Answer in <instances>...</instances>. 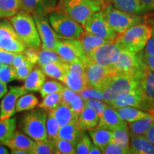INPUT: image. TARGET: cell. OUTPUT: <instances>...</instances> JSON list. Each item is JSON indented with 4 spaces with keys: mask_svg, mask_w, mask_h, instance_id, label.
<instances>
[{
    "mask_svg": "<svg viewBox=\"0 0 154 154\" xmlns=\"http://www.w3.org/2000/svg\"><path fill=\"white\" fill-rule=\"evenodd\" d=\"M144 52L135 53L121 49L118 58L111 67L115 75H126L142 79L147 68L143 59Z\"/></svg>",
    "mask_w": 154,
    "mask_h": 154,
    "instance_id": "6da1fadb",
    "label": "cell"
},
{
    "mask_svg": "<svg viewBox=\"0 0 154 154\" xmlns=\"http://www.w3.org/2000/svg\"><path fill=\"white\" fill-rule=\"evenodd\" d=\"M9 22L26 47L40 48L42 42L34 17L30 13L21 9Z\"/></svg>",
    "mask_w": 154,
    "mask_h": 154,
    "instance_id": "7a4b0ae2",
    "label": "cell"
},
{
    "mask_svg": "<svg viewBox=\"0 0 154 154\" xmlns=\"http://www.w3.org/2000/svg\"><path fill=\"white\" fill-rule=\"evenodd\" d=\"M151 35V26L141 23L117 36L115 42L121 49L138 53L145 49Z\"/></svg>",
    "mask_w": 154,
    "mask_h": 154,
    "instance_id": "3957f363",
    "label": "cell"
},
{
    "mask_svg": "<svg viewBox=\"0 0 154 154\" xmlns=\"http://www.w3.org/2000/svg\"><path fill=\"white\" fill-rule=\"evenodd\" d=\"M102 5L103 2L97 0H61L60 11L84 27L88 18L101 10Z\"/></svg>",
    "mask_w": 154,
    "mask_h": 154,
    "instance_id": "277c9868",
    "label": "cell"
},
{
    "mask_svg": "<svg viewBox=\"0 0 154 154\" xmlns=\"http://www.w3.org/2000/svg\"><path fill=\"white\" fill-rule=\"evenodd\" d=\"M49 20L58 37L63 39H79L85 31L82 25L60 11L50 13Z\"/></svg>",
    "mask_w": 154,
    "mask_h": 154,
    "instance_id": "5b68a950",
    "label": "cell"
},
{
    "mask_svg": "<svg viewBox=\"0 0 154 154\" xmlns=\"http://www.w3.org/2000/svg\"><path fill=\"white\" fill-rule=\"evenodd\" d=\"M102 11L109 24L117 34L124 33L135 25L143 23L145 20L141 15L119 10L113 7L111 4L107 5Z\"/></svg>",
    "mask_w": 154,
    "mask_h": 154,
    "instance_id": "8992f818",
    "label": "cell"
},
{
    "mask_svg": "<svg viewBox=\"0 0 154 154\" xmlns=\"http://www.w3.org/2000/svg\"><path fill=\"white\" fill-rule=\"evenodd\" d=\"M47 111L38 108L32 109L24 116L22 121V131L35 141L47 140Z\"/></svg>",
    "mask_w": 154,
    "mask_h": 154,
    "instance_id": "52a82bcc",
    "label": "cell"
},
{
    "mask_svg": "<svg viewBox=\"0 0 154 154\" xmlns=\"http://www.w3.org/2000/svg\"><path fill=\"white\" fill-rule=\"evenodd\" d=\"M140 88V80L126 75L116 74L112 76L107 86L102 90L103 101L109 103L116 96L126 92Z\"/></svg>",
    "mask_w": 154,
    "mask_h": 154,
    "instance_id": "ba28073f",
    "label": "cell"
},
{
    "mask_svg": "<svg viewBox=\"0 0 154 154\" xmlns=\"http://www.w3.org/2000/svg\"><path fill=\"white\" fill-rule=\"evenodd\" d=\"M84 65L87 85L101 91L107 86L112 76L115 75L111 68L98 64L90 59L84 63Z\"/></svg>",
    "mask_w": 154,
    "mask_h": 154,
    "instance_id": "9c48e42d",
    "label": "cell"
},
{
    "mask_svg": "<svg viewBox=\"0 0 154 154\" xmlns=\"http://www.w3.org/2000/svg\"><path fill=\"white\" fill-rule=\"evenodd\" d=\"M56 52L64 62L70 63L82 61L85 63L89 59L84 53L80 39H63L60 38Z\"/></svg>",
    "mask_w": 154,
    "mask_h": 154,
    "instance_id": "30bf717a",
    "label": "cell"
},
{
    "mask_svg": "<svg viewBox=\"0 0 154 154\" xmlns=\"http://www.w3.org/2000/svg\"><path fill=\"white\" fill-rule=\"evenodd\" d=\"M26 47L11 22L3 19L0 22V49L13 53H22Z\"/></svg>",
    "mask_w": 154,
    "mask_h": 154,
    "instance_id": "8fae6325",
    "label": "cell"
},
{
    "mask_svg": "<svg viewBox=\"0 0 154 154\" xmlns=\"http://www.w3.org/2000/svg\"><path fill=\"white\" fill-rule=\"evenodd\" d=\"M84 28L88 33L106 39L116 40L118 36L109 24L101 9L88 18Z\"/></svg>",
    "mask_w": 154,
    "mask_h": 154,
    "instance_id": "7c38bea8",
    "label": "cell"
},
{
    "mask_svg": "<svg viewBox=\"0 0 154 154\" xmlns=\"http://www.w3.org/2000/svg\"><path fill=\"white\" fill-rule=\"evenodd\" d=\"M121 51V48L115 41L108 42L94 49L88 59L101 66L111 68Z\"/></svg>",
    "mask_w": 154,
    "mask_h": 154,
    "instance_id": "4fadbf2b",
    "label": "cell"
},
{
    "mask_svg": "<svg viewBox=\"0 0 154 154\" xmlns=\"http://www.w3.org/2000/svg\"><path fill=\"white\" fill-rule=\"evenodd\" d=\"M35 21L38 35L42 44V48L56 51L60 38L58 37L53 28L44 16L32 14Z\"/></svg>",
    "mask_w": 154,
    "mask_h": 154,
    "instance_id": "5bb4252c",
    "label": "cell"
},
{
    "mask_svg": "<svg viewBox=\"0 0 154 154\" xmlns=\"http://www.w3.org/2000/svg\"><path fill=\"white\" fill-rule=\"evenodd\" d=\"M108 105L111 106L115 109L119 108L131 106L147 111V106L140 88L136 91L120 94L110 103H108Z\"/></svg>",
    "mask_w": 154,
    "mask_h": 154,
    "instance_id": "9a60e30c",
    "label": "cell"
},
{
    "mask_svg": "<svg viewBox=\"0 0 154 154\" xmlns=\"http://www.w3.org/2000/svg\"><path fill=\"white\" fill-rule=\"evenodd\" d=\"M9 92L4 96L0 104V120L12 117L16 112L15 106L21 96L27 93L23 86H11Z\"/></svg>",
    "mask_w": 154,
    "mask_h": 154,
    "instance_id": "2e32d148",
    "label": "cell"
},
{
    "mask_svg": "<svg viewBox=\"0 0 154 154\" xmlns=\"http://www.w3.org/2000/svg\"><path fill=\"white\" fill-rule=\"evenodd\" d=\"M140 90L145 99L147 111L154 114V72L147 69L140 80Z\"/></svg>",
    "mask_w": 154,
    "mask_h": 154,
    "instance_id": "e0dca14e",
    "label": "cell"
},
{
    "mask_svg": "<svg viewBox=\"0 0 154 154\" xmlns=\"http://www.w3.org/2000/svg\"><path fill=\"white\" fill-rule=\"evenodd\" d=\"M49 111L54 116L60 127L78 121V113L62 102L54 109Z\"/></svg>",
    "mask_w": 154,
    "mask_h": 154,
    "instance_id": "ac0fdd59",
    "label": "cell"
},
{
    "mask_svg": "<svg viewBox=\"0 0 154 154\" xmlns=\"http://www.w3.org/2000/svg\"><path fill=\"white\" fill-rule=\"evenodd\" d=\"M35 143V140H33L26 134H23L19 131H15L14 136L5 143L11 150L22 149L29 152L32 154V151Z\"/></svg>",
    "mask_w": 154,
    "mask_h": 154,
    "instance_id": "d6986e66",
    "label": "cell"
},
{
    "mask_svg": "<svg viewBox=\"0 0 154 154\" xmlns=\"http://www.w3.org/2000/svg\"><path fill=\"white\" fill-rule=\"evenodd\" d=\"M109 1L115 8L131 14L142 15L149 11L140 0H109Z\"/></svg>",
    "mask_w": 154,
    "mask_h": 154,
    "instance_id": "ffe728a7",
    "label": "cell"
},
{
    "mask_svg": "<svg viewBox=\"0 0 154 154\" xmlns=\"http://www.w3.org/2000/svg\"><path fill=\"white\" fill-rule=\"evenodd\" d=\"M117 113L116 109H113L111 106L107 105L103 113L99 117V124L97 126L113 131L115 128L124 122Z\"/></svg>",
    "mask_w": 154,
    "mask_h": 154,
    "instance_id": "44dd1931",
    "label": "cell"
},
{
    "mask_svg": "<svg viewBox=\"0 0 154 154\" xmlns=\"http://www.w3.org/2000/svg\"><path fill=\"white\" fill-rule=\"evenodd\" d=\"M112 131V140L119 144L127 154L130 153V131L128 124L124 121Z\"/></svg>",
    "mask_w": 154,
    "mask_h": 154,
    "instance_id": "7402d4cb",
    "label": "cell"
},
{
    "mask_svg": "<svg viewBox=\"0 0 154 154\" xmlns=\"http://www.w3.org/2000/svg\"><path fill=\"white\" fill-rule=\"evenodd\" d=\"M99 121V117L97 113L90 107L85 106L79 115L77 123L82 129L88 131L97 126Z\"/></svg>",
    "mask_w": 154,
    "mask_h": 154,
    "instance_id": "603a6c76",
    "label": "cell"
},
{
    "mask_svg": "<svg viewBox=\"0 0 154 154\" xmlns=\"http://www.w3.org/2000/svg\"><path fill=\"white\" fill-rule=\"evenodd\" d=\"M85 133L79 126L77 121L60 127L58 137L72 142L76 146L78 140Z\"/></svg>",
    "mask_w": 154,
    "mask_h": 154,
    "instance_id": "cb8c5ba5",
    "label": "cell"
},
{
    "mask_svg": "<svg viewBox=\"0 0 154 154\" xmlns=\"http://www.w3.org/2000/svg\"><path fill=\"white\" fill-rule=\"evenodd\" d=\"M130 143V153L154 154V144L150 142L144 135L134 136Z\"/></svg>",
    "mask_w": 154,
    "mask_h": 154,
    "instance_id": "d4e9b609",
    "label": "cell"
},
{
    "mask_svg": "<svg viewBox=\"0 0 154 154\" xmlns=\"http://www.w3.org/2000/svg\"><path fill=\"white\" fill-rule=\"evenodd\" d=\"M79 39L82 42L84 53L88 58L93 52L94 50L101 46V44L115 41V40L106 39V38H101L99 36L93 35V34L86 32V31L83 33Z\"/></svg>",
    "mask_w": 154,
    "mask_h": 154,
    "instance_id": "484cf974",
    "label": "cell"
},
{
    "mask_svg": "<svg viewBox=\"0 0 154 154\" xmlns=\"http://www.w3.org/2000/svg\"><path fill=\"white\" fill-rule=\"evenodd\" d=\"M46 82V75L41 69L36 67L32 69L29 75L24 81V87L29 91H39Z\"/></svg>",
    "mask_w": 154,
    "mask_h": 154,
    "instance_id": "4316f807",
    "label": "cell"
},
{
    "mask_svg": "<svg viewBox=\"0 0 154 154\" xmlns=\"http://www.w3.org/2000/svg\"><path fill=\"white\" fill-rule=\"evenodd\" d=\"M88 134L91 136L93 143L97 146L102 152L106 146L112 141V131L101 127L96 126L88 130Z\"/></svg>",
    "mask_w": 154,
    "mask_h": 154,
    "instance_id": "83f0119b",
    "label": "cell"
},
{
    "mask_svg": "<svg viewBox=\"0 0 154 154\" xmlns=\"http://www.w3.org/2000/svg\"><path fill=\"white\" fill-rule=\"evenodd\" d=\"M41 68L46 76L55 79L61 82L68 71V63L63 61H57L48 63L45 66H42Z\"/></svg>",
    "mask_w": 154,
    "mask_h": 154,
    "instance_id": "f1b7e54d",
    "label": "cell"
},
{
    "mask_svg": "<svg viewBox=\"0 0 154 154\" xmlns=\"http://www.w3.org/2000/svg\"><path fill=\"white\" fill-rule=\"evenodd\" d=\"M116 111L120 118L128 123L140 120L152 115V113L146 112V111L131 106L119 108L116 109Z\"/></svg>",
    "mask_w": 154,
    "mask_h": 154,
    "instance_id": "f546056e",
    "label": "cell"
},
{
    "mask_svg": "<svg viewBox=\"0 0 154 154\" xmlns=\"http://www.w3.org/2000/svg\"><path fill=\"white\" fill-rule=\"evenodd\" d=\"M61 82L65 84L66 87L76 93H79L87 85L85 76H80L69 71H67Z\"/></svg>",
    "mask_w": 154,
    "mask_h": 154,
    "instance_id": "4dcf8cb0",
    "label": "cell"
},
{
    "mask_svg": "<svg viewBox=\"0 0 154 154\" xmlns=\"http://www.w3.org/2000/svg\"><path fill=\"white\" fill-rule=\"evenodd\" d=\"M154 124V114L140 120L128 122L131 137L140 136L145 134L146 131Z\"/></svg>",
    "mask_w": 154,
    "mask_h": 154,
    "instance_id": "1f68e13d",
    "label": "cell"
},
{
    "mask_svg": "<svg viewBox=\"0 0 154 154\" xmlns=\"http://www.w3.org/2000/svg\"><path fill=\"white\" fill-rule=\"evenodd\" d=\"M22 9V0H0V18H10Z\"/></svg>",
    "mask_w": 154,
    "mask_h": 154,
    "instance_id": "d6a6232c",
    "label": "cell"
},
{
    "mask_svg": "<svg viewBox=\"0 0 154 154\" xmlns=\"http://www.w3.org/2000/svg\"><path fill=\"white\" fill-rule=\"evenodd\" d=\"M16 131V119L9 118L0 120V142L4 145L12 138Z\"/></svg>",
    "mask_w": 154,
    "mask_h": 154,
    "instance_id": "836d02e7",
    "label": "cell"
},
{
    "mask_svg": "<svg viewBox=\"0 0 154 154\" xmlns=\"http://www.w3.org/2000/svg\"><path fill=\"white\" fill-rule=\"evenodd\" d=\"M22 9L30 14L44 16L47 9L45 0H22Z\"/></svg>",
    "mask_w": 154,
    "mask_h": 154,
    "instance_id": "e575fe53",
    "label": "cell"
},
{
    "mask_svg": "<svg viewBox=\"0 0 154 154\" xmlns=\"http://www.w3.org/2000/svg\"><path fill=\"white\" fill-rule=\"evenodd\" d=\"M38 103L37 97L33 94H25L21 96L17 100L15 111L16 112H22L24 111L32 110Z\"/></svg>",
    "mask_w": 154,
    "mask_h": 154,
    "instance_id": "d590c367",
    "label": "cell"
},
{
    "mask_svg": "<svg viewBox=\"0 0 154 154\" xmlns=\"http://www.w3.org/2000/svg\"><path fill=\"white\" fill-rule=\"evenodd\" d=\"M60 61L62 60L56 51L48 49H44L42 47L39 49L37 61L38 66L42 67L48 64V63Z\"/></svg>",
    "mask_w": 154,
    "mask_h": 154,
    "instance_id": "8d00e7d4",
    "label": "cell"
},
{
    "mask_svg": "<svg viewBox=\"0 0 154 154\" xmlns=\"http://www.w3.org/2000/svg\"><path fill=\"white\" fill-rule=\"evenodd\" d=\"M61 103V94L54 93L48 94L43 97L41 103L38 104V108H41L47 111L53 110Z\"/></svg>",
    "mask_w": 154,
    "mask_h": 154,
    "instance_id": "74e56055",
    "label": "cell"
},
{
    "mask_svg": "<svg viewBox=\"0 0 154 154\" xmlns=\"http://www.w3.org/2000/svg\"><path fill=\"white\" fill-rule=\"evenodd\" d=\"M57 153L54 143L52 140H42L35 141L32 154Z\"/></svg>",
    "mask_w": 154,
    "mask_h": 154,
    "instance_id": "f35d334b",
    "label": "cell"
},
{
    "mask_svg": "<svg viewBox=\"0 0 154 154\" xmlns=\"http://www.w3.org/2000/svg\"><path fill=\"white\" fill-rule=\"evenodd\" d=\"M46 128H47V139L54 141L56 138H58L60 126L58 124L57 121L56 120L54 116L49 111L47 112Z\"/></svg>",
    "mask_w": 154,
    "mask_h": 154,
    "instance_id": "ab89813d",
    "label": "cell"
},
{
    "mask_svg": "<svg viewBox=\"0 0 154 154\" xmlns=\"http://www.w3.org/2000/svg\"><path fill=\"white\" fill-rule=\"evenodd\" d=\"M64 86L57 80L46 81L39 90L40 94L42 97H44L48 94L54 93H61L62 91Z\"/></svg>",
    "mask_w": 154,
    "mask_h": 154,
    "instance_id": "60d3db41",
    "label": "cell"
},
{
    "mask_svg": "<svg viewBox=\"0 0 154 154\" xmlns=\"http://www.w3.org/2000/svg\"><path fill=\"white\" fill-rule=\"evenodd\" d=\"M57 153L74 154L76 153L75 145L69 140L61 138H57L54 140Z\"/></svg>",
    "mask_w": 154,
    "mask_h": 154,
    "instance_id": "b9f144b4",
    "label": "cell"
},
{
    "mask_svg": "<svg viewBox=\"0 0 154 154\" xmlns=\"http://www.w3.org/2000/svg\"><path fill=\"white\" fill-rule=\"evenodd\" d=\"M16 79H17V75L14 67L12 65L4 64L0 69V80L7 84Z\"/></svg>",
    "mask_w": 154,
    "mask_h": 154,
    "instance_id": "7bdbcfd3",
    "label": "cell"
},
{
    "mask_svg": "<svg viewBox=\"0 0 154 154\" xmlns=\"http://www.w3.org/2000/svg\"><path fill=\"white\" fill-rule=\"evenodd\" d=\"M79 94L84 100L94 99L103 101V96L102 92L90 86L86 85Z\"/></svg>",
    "mask_w": 154,
    "mask_h": 154,
    "instance_id": "ee69618b",
    "label": "cell"
},
{
    "mask_svg": "<svg viewBox=\"0 0 154 154\" xmlns=\"http://www.w3.org/2000/svg\"><path fill=\"white\" fill-rule=\"evenodd\" d=\"M92 145V143L89 136L84 133V135L78 140L75 149H76V153L78 154H88L89 153L90 149Z\"/></svg>",
    "mask_w": 154,
    "mask_h": 154,
    "instance_id": "f6af8a7d",
    "label": "cell"
},
{
    "mask_svg": "<svg viewBox=\"0 0 154 154\" xmlns=\"http://www.w3.org/2000/svg\"><path fill=\"white\" fill-rule=\"evenodd\" d=\"M84 104L86 106L90 107L97 113L99 115V117L101 116L103 113V111L107 106V103L106 102L101 101V100L94 99H89L84 100Z\"/></svg>",
    "mask_w": 154,
    "mask_h": 154,
    "instance_id": "bcb514c9",
    "label": "cell"
},
{
    "mask_svg": "<svg viewBox=\"0 0 154 154\" xmlns=\"http://www.w3.org/2000/svg\"><path fill=\"white\" fill-rule=\"evenodd\" d=\"M34 64L28 62L26 64L22 65V66L16 68V72L17 75V79L19 81H25L27 76L29 75L32 69H34Z\"/></svg>",
    "mask_w": 154,
    "mask_h": 154,
    "instance_id": "7dc6e473",
    "label": "cell"
},
{
    "mask_svg": "<svg viewBox=\"0 0 154 154\" xmlns=\"http://www.w3.org/2000/svg\"><path fill=\"white\" fill-rule=\"evenodd\" d=\"M39 49L40 48L26 47L24 51H23V53H24L25 57H26L27 60L30 63H33V64H36V63H37Z\"/></svg>",
    "mask_w": 154,
    "mask_h": 154,
    "instance_id": "c3c4849f",
    "label": "cell"
},
{
    "mask_svg": "<svg viewBox=\"0 0 154 154\" xmlns=\"http://www.w3.org/2000/svg\"><path fill=\"white\" fill-rule=\"evenodd\" d=\"M61 102L69 106L71 103H72L73 100L75 99V97L77 96L79 93H76L72 89L69 88L66 86H64L63 88L62 91L61 92Z\"/></svg>",
    "mask_w": 154,
    "mask_h": 154,
    "instance_id": "681fc988",
    "label": "cell"
},
{
    "mask_svg": "<svg viewBox=\"0 0 154 154\" xmlns=\"http://www.w3.org/2000/svg\"><path fill=\"white\" fill-rule=\"evenodd\" d=\"M103 153L104 154H127L126 151H124L119 144L115 143L114 141H111L106 148L103 149Z\"/></svg>",
    "mask_w": 154,
    "mask_h": 154,
    "instance_id": "f907efd6",
    "label": "cell"
},
{
    "mask_svg": "<svg viewBox=\"0 0 154 154\" xmlns=\"http://www.w3.org/2000/svg\"><path fill=\"white\" fill-rule=\"evenodd\" d=\"M71 109H72L74 112L78 113L79 115L81 111L83 110L84 107L85 106L84 104V100L82 99V96L79 95V94H77V96L75 97V99L73 100L72 103L69 106Z\"/></svg>",
    "mask_w": 154,
    "mask_h": 154,
    "instance_id": "816d5d0a",
    "label": "cell"
},
{
    "mask_svg": "<svg viewBox=\"0 0 154 154\" xmlns=\"http://www.w3.org/2000/svg\"><path fill=\"white\" fill-rule=\"evenodd\" d=\"M16 54L17 53H13L0 49V61L3 64L12 65L13 60H14Z\"/></svg>",
    "mask_w": 154,
    "mask_h": 154,
    "instance_id": "f5cc1de1",
    "label": "cell"
},
{
    "mask_svg": "<svg viewBox=\"0 0 154 154\" xmlns=\"http://www.w3.org/2000/svg\"><path fill=\"white\" fill-rule=\"evenodd\" d=\"M151 26V35L147 42L145 49H144V53L146 54L154 56V21L152 22V26Z\"/></svg>",
    "mask_w": 154,
    "mask_h": 154,
    "instance_id": "db71d44e",
    "label": "cell"
},
{
    "mask_svg": "<svg viewBox=\"0 0 154 154\" xmlns=\"http://www.w3.org/2000/svg\"><path fill=\"white\" fill-rule=\"evenodd\" d=\"M28 62H29V61L27 60V59L25 57L24 53H17L14 58V60H13L12 66L16 69L22 66V65L26 64Z\"/></svg>",
    "mask_w": 154,
    "mask_h": 154,
    "instance_id": "11a10c76",
    "label": "cell"
},
{
    "mask_svg": "<svg viewBox=\"0 0 154 154\" xmlns=\"http://www.w3.org/2000/svg\"><path fill=\"white\" fill-rule=\"evenodd\" d=\"M143 59L147 69L154 72V56L146 54L144 53Z\"/></svg>",
    "mask_w": 154,
    "mask_h": 154,
    "instance_id": "9f6ffc18",
    "label": "cell"
},
{
    "mask_svg": "<svg viewBox=\"0 0 154 154\" xmlns=\"http://www.w3.org/2000/svg\"><path fill=\"white\" fill-rule=\"evenodd\" d=\"M143 135L150 142L154 144V124L146 131Z\"/></svg>",
    "mask_w": 154,
    "mask_h": 154,
    "instance_id": "6f0895ef",
    "label": "cell"
},
{
    "mask_svg": "<svg viewBox=\"0 0 154 154\" xmlns=\"http://www.w3.org/2000/svg\"><path fill=\"white\" fill-rule=\"evenodd\" d=\"M148 11H154V0H140Z\"/></svg>",
    "mask_w": 154,
    "mask_h": 154,
    "instance_id": "680465c9",
    "label": "cell"
},
{
    "mask_svg": "<svg viewBox=\"0 0 154 154\" xmlns=\"http://www.w3.org/2000/svg\"><path fill=\"white\" fill-rule=\"evenodd\" d=\"M7 92H8V88L7 84L0 80V99H2Z\"/></svg>",
    "mask_w": 154,
    "mask_h": 154,
    "instance_id": "91938a15",
    "label": "cell"
},
{
    "mask_svg": "<svg viewBox=\"0 0 154 154\" xmlns=\"http://www.w3.org/2000/svg\"><path fill=\"white\" fill-rule=\"evenodd\" d=\"M103 153V152L101 149L98 147L97 146H96L95 144L92 143L91 146V149L89 151V154H101Z\"/></svg>",
    "mask_w": 154,
    "mask_h": 154,
    "instance_id": "94428289",
    "label": "cell"
},
{
    "mask_svg": "<svg viewBox=\"0 0 154 154\" xmlns=\"http://www.w3.org/2000/svg\"><path fill=\"white\" fill-rule=\"evenodd\" d=\"M11 153L12 154H30L29 152L22 149H13L11 150Z\"/></svg>",
    "mask_w": 154,
    "mask_h": 154,
    "instance_id": "6125c7cd",
    "label": "cell"
},
{
    "mask_svg": "<svg viewBox=\"0 0 154 154\" xmlns=\"http://www.w3.org/2000/svg\"><path fill=\"white\" fill-rule=\"evenodd\" d=\"M4 144L0 142V154H8L9 152L8 151L7 148H5V146H3Z\"/></svg>",
    "mask_w": 154,
    "mask_h": 154,
    "instance_id": "be15d7a7",
    "label": "cell"
},
{
    "mask_svg": "<svg viewBox=\"0 0 154 154\" xmlns=\"http://www.w3.org/2000/svg\"><path fill=\"white\" fill-rule=\"evenodd\" d=\"M3 65H4V64H3V63H2V62H1V61H0V69H2V66H3Z\"/></svg>",
    "mask_w": 154,
    "mask_h": 154,
    "instance_id": "e7e4bbea",
    "label": "cell"
},
{
    "mask_svg": "<svg viewBox=\"0 0 154 154\" xmlns=\"http://www.w3.org/2000/svg\"><path fill=\"white\" fill-rule=\"evenodd\" d=\"M97 1H100V2H101L103 3V2H104V0H97Z\"/></svg>",
    "mask_w": 154,
    "mask_h": 154,
    "instance_id": "03108f58",
    "label": "cell"
}]
</instances>
